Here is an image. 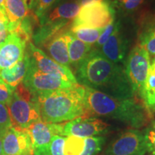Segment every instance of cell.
I'll list each match as a JSON object with an SVG mask.
<instances>
[{"label":"cell","mask_w":155,"mask_h":155,"mask_svg":"<svg viewBox=\"0 0 155 155\" xmlns=\"http://www.w3.org/2000/svg\"><path fill=\"white\" fill-rule=\"evenodd\" d=\"M127 40L120 32V22H116L113 33L101 47L100 53L114 63H124L127 51Z\"/></svg>","instance_id":"cell-14"},{"label":"cell","mask_w":155,"mask_h":155,"mask_svg":"<svg viewBox=\"0 0 155 155\" xmlns=\"http://www.w3.org/2000/svg\"><path fill=\"white\" fill-rule=\"evenodd\" d=\"M10 33V24L9 21L0 22V45L5 42V40Z\"/></svg>","instance_id":"cell-30"},{"label":"cell","mask_w":155,"mask_h":155,"mask_svg":"<svg viewBox=\"0 0 155 155\" xmlns=\"http://www.w3.org/2000/svg\"><path fill=\"white\" fill-rule=\"evenodd\" d=\"M3 4H4V0H0V6H2L3 7Z\"/></svg>","instance_id":"cell-37"},{"label":"cell","mask_w":155,"mask_h":155,"mask_svg":"<svg viewBox=\"0 0 155 155\" xmlns=\"http://www.w3.org/2000/svg\"><path fill=\"white\" fill-rule=\"evenodd\" d=\"M139 96L149 118H152L155 115V71H149Z\"/></svg>","instance_id":"cell-19"},{"label":"cell","mask_w":155,"mask_h":155,"mask_svg":"<svg viewBox=\"0 0 155 155\" xmlns=\"http://www.w3.org/2000/svg\"><path fill=\"white\" fill-rule=\"evenodd\" d=\"M150 55L140 45L133 48L128 55L125 71L134 94H140L150 68Z\"/></svg>","instance_id":"cell-6"},{"label":"cell","mask_w":155,"mask_h":155,"mask_svg":"<svg viewBox=\"0 0 155 155\" xmlns=\"http://www.w3.org/2000/svg\"><path fill=\"white\" fill-rule=\"evenodd\" d=\"M68 55L70 65L78 67L91 52V45L85 43L78 39L75 38L71 34L68 42Z\"/></svg>","instance_id":"cell-20"},{"label":"cell","mask_w":155,"mask_h":155,"mask_svg":"<svg viewBox=\"0 0 155 155\" xmlns=\"http://www.w3.org/2000/svg\"><path fill=\"white\" fill-rule=\"evenodd\" d=\"M26 1H27V3H28V5L29 6V7H30V9H31L32 8H33L36 0H26Z\"/></svg>","instance_id":"cell-35"},{"label":"cell","mask_w":155,"mask_h":155,"mask_svg":"<svg viewBox=\"0 0 155 155\" xmlns=\"http://www.w3.org/2000/svg\"><path fill=\"white\" fill-rule=\"evenodd\" d=\"M3 155H34L32 141L26 130L11 127L5 131Z\"/></svg>","instance_id":"cell-12"},{"label":"cell","mask_w":155,"mask_h":155,"mask_svg":"<svg viewBox=\"0 0 155 155\" xmlns=\"http://www.w3.org/2000/svg\"><path fill=\"white\" fill-rule=\"evenodd\" d=\"M3 7L9 22L12 24L21 22L30 14L26 0H4Z\"/></svg>","instance_id":"cell-18"},{"label":"cell","mask_w":155,"mask_h":155,"mask_svg":"<svg viewBox=\"0 0 155 155\" xmlns=\"http://www.w3.org/2000/svg\"><path fill=\"white\" fill-rule=\"evenodd\" d=\"M144 1V0H127L125 3H124V5L127 11H134L138 8Z\"/></svg>","instance_id":"cell-31"},{"label":"cell","mask_w":155,"mask_h":155,"mask_svg":"<svg viewBox=\"0 0 155 155\" xmlns=\"http://www.w3.org/2000/svg\"><path fill=\"white\" fill-rule=\"evenodd\" d=\"M41 119L61 124L86 116L85 87L78 83L68 88L43 93L35 97Z\"/></svg>","instance_id":"cell-3"},{"label":"cell","mask_w":155,"mask_h":155,"mask_svg":"<svg viewBox=\"0 0 155 155\" xmlns=\"http://www.w3.org/2000/svg\"><path fill=\"white\" fill-rule=\"evenodd\" d=\"M77 81L83 86L118 98H132L134 93L125 68L100 53L91 50L77 68Z\"/></svg>","instance_id":"cell-1"},{"label":"cell","mask_w":155,"mask_h":155,"mask_svg":"<svg viewBox=\"0 0 155 155\" xmlns=\"http://www.w3.org/2000/svg\"><path fill=\"white\" fill-rule=\"evenodd\" d=\"M28 45V53L39 71L47 74L55 75L75 84L78 83L76 78L69 68L58 63L31 42Z\"/></svg>","instance_id":"cell-11"},{"label":"cell","mask_w":155,"mask_h":155,"mask_svg":"<svg viewBox=\"0 0 155 155\" xmlns=\"http://www.w3.org/2000/svg\"><path fill=\"white\" fill-rule=\"evenodd\" d=\"M12 127L26 130L35 122L41 119L35 98L20 83L15 89L7 105Z\"/></svg>","instance_id":"cell-4"},{"label":"cell","mask_w":155,"mask_h":155,"mask_svg":"<svg viewBox=\"0 0 155 155\" xmlns=\"http://www.w3.org/2000/svg\"><path fill=\"white\" fill-rule=\"evenodd\" d=\"M109 125L94 116H83L61 123V136L89 138L98 137L107 131Z\"/></svg>","instance_id":"cell-8"},{"label":"cell","mask_w":155,"mask_h":155,"mask_svg":"<svg viewBox=\"0 0 155 155\" xmlns=\"http://www.w3.org/2000/svg\"><path fill=\"white\" fill-rule=\"evenodd\" d=\"M30 62V56L28 51H27L24 57L12 67L0 70V79L11 88L15 89L24 81L28 73Z\"/></svg>","instance_id":"cell-16"},{"label":"cell","mask_w":155,"mask_h":155,"mask_svg":"<svg viewBox=\"0 0 155 155\" xmlns=\"http://www.w3.org/2000/svg\"><path fill=\"white\" fill-rule=\"evenodd\" d=\"M119 1H120L122 3H125V2L127 1V0H119Z\"/></svg>","instance_id":"cell-38"},{"label":"cell","mask_w":155,"mask_h":155,"mask_svg":"<svg viewBox=\"0 0 155 155\" xmlns=\"http://www.w3.org/2000/svg\"><path fill=\"white\" fill-rule=\"evenodd\" d=\"M147 153L144 133L129 129L108 145L105 155H144Z\"/></svg>","instance_id":"cell-9"},{"label":"cell","mask_w":155,"mask_h":155,"mask_svg":"<svg viewBox=\"0 0 155 155\" xmlns=\"http://www.w3.org/2000/svg\"><path fill=\"white\" fill-rule=\"evenodd\" d=\"M71 38V32L63 30L48 40L42 45L50 58L63 66L69 68L68 42Z\"/></svg>","instance_id":"cell-15"},{"label":"cell","mask_w":155,"mask_h":155,"mask_svg":"<svg viewBox=\"0 0 155 155\" xmlns=\"http://www.w3.org/2000/svg\"><path fill=\"white\" fill-rule=\"evenodd\" d=\"M85 139L65 137L63 147L64 155H84Z\"/></svg>","instance_id":"cell-23"},{"label":"cell","mask_w":155,"mask_h":155,"mask_svg":"<svg viewBox=\"0 0 155 155\" xmlns=\"http://www.w3.org/2000/svg\"><path fill=\"white\" fill-rule=\"evenodd\" d=\"M15 89L4 83L0 79V104L7 105L13 96Z\"/></svg>","instance_id":"cell-28"},{"label":"cell","mask_w":155,"mask_h":155,"mask_svg":"<svg viewBox=\"0 0 155 155\" xmlns=\"http://www.w3.org/2000/svg\"><path fill=\"white\" fill-rule=\"evenodd\" d=\"M22 83L34 97L43 93L71 88L75 85V83L63 80L55 75L39 71L31 57L28 73Z\"/></svg>","instance_id":"cell-7"},{"label":"cell","mask_w":155,"mask_h":155,"mask_svg":"<svg viewBox=\"0 0 155 155\" xmlns=\"http://www.w3.org/2000/svg\"><path fill=\"white\" fill-rule=\"evenodd\" d=\"M57 0H36L33 7L36 17H38L40 20L43 18L48 9Z\"/></svg>","instance_id":"cell-26"},{"label":"cell","mask_w":155,"mask_h":155,"mask_svg":"<svg viewBox=\"0 0 155 155\" xmlns=\"http://www.w3.org/2000/svg\"><path fill=\"white\" fill-rule=\"evenodd\" d=\"M150 70H152V71H155V56L153 58V59L150 62Z\"/></svg>","instance_id":"cell-36"},{"label":"cell","mask_w":155,"mask_h":155,"mask_svg":"<svg viewBox=\"0 0 155 155\" xmlns=\"http://www.w3.org/2000/svg\"><path fill=\"white\" fill-rule=\"evenodd\" d=\"M115 11L108 0L95 2L81 7L73 19V26L104 29L114 20Z\"/></svg>","instance_id":"cell-5"},{"label":"cell","mask_w":155,"mask_h":155,"mask_svg":"<svg viewBox=\"0 0 155 155\" xmlns=\"http://www.w3.org/2000/svg\"><path fill=\"white\" fill-rule=\"evenodd\" d=\"M104 29H94L83 26H71L70 32L75 38L85 43H96Z\"/></svg>","instance_id":"cell-22"},{"label":"cell","mask_w":155,"mask_h":155,"mask_svg":"<svg viewBox=\"0 0 155 155\" xmlns=\"http://www.w3.org/2000/svg\"><path fill=\"white\" fill-rule=\"evenodd\" d=\"M144 136L147 152L149 155H155V121L145 129Z\"/></svg>","instance_id":"cell-24"},{"label":"cell","mask_w":155,"mask_h":155,"mask_svg":"<svg viewBox=\"0 0 155 155\" xmlns=\"http://www.w3.org/2000/svg\"><path fill=\"white\" fill-rule=\"evenodd\" d=\"M139 45L150 56H155V16L148 21L141 30L139 37Z\"/></svg>","instance_id":"cell-21"},{"label":"cell","mask_w":155,"mask_h":155,"mask_svg":"<svg viewBox=\"0 0 155 155\" xmlns=\"http://www.w3.org/2000/svg\"><path fill=\"white\" fill-rule=\"evenodd\" d=\"M81 7L78 2H66L57 6L48 16L40 19V24L45 22H61L70 23L74 19L80 11Z\"/></svg>","instance_id":"cell-17"},{"label":"cell","mask_w":155,"mask_h":155,"mask_svg":"<svg viewBox=\"0 0 155 155\" xmlns=\"http://www.w3.org/2000/svg\"><path fill=\"white\" fill-rule=\"evenodd\" d=\"M11 127L10 117L7 105L0 104V133L5 134Z\"/></svg>","instance_id":"cell-27"},{"label":"cell","mask_w":155,"mask_h":155,"mask_svg":"<svg viewBox=\"0 0 155 155\" xmlns=\"http://www.w3.org/2000/svg\"><path fill=\"white\" fill-rule=\"evenodd\" d=\"M30 136L34 155H48L53 136H61V123L50 124L38 120L26 129Z\"/></svg>","instance_id":"cell-10"},{"label":"cell","mask_w":155,"mask_h":155,"mask_svg":"<svg viewBox=\"0 0 155 155\" xmlns=\"http://www.w3.org/2000/svg\"><path fill=\"white\" fill-rule=\"evenodd\" d=\"M101 1V0H78V4L80 5V7H83V6L89 5V4L95 2Z\"/></svg>","instance_id":"cell-33"},{"label":"cell","mask_w":155,"mask_h":155,"mask_svg":"<svg viewBox=\"0 0 155 155\" xmlns=\"http://www.w3.org/2000/svg\"><path fill=\"white\" fill-rule=\"evenodd\" d=\"M84 87L86 116L110 118L136 129L147 124L149 116L144 106L133 98H115L96 89Z\"/></svg>","instance_id":"cell-2"},{"label":"cell","mask_w":155,"mask_h":155,"mask_svg":"<svg viewBox=\"0 0 155 155\" xmlns=\"http://www.w3.org/2000/svg\"><path fill=\"white\" fill-rule=\"evenodd\" d=\"M29 42L15 32H12L0 45V70L9 68L24 57Z\"/></svg>","instance_id":"cell-13"},{"label":"cell","mask_w":155,"mask_h":155,"mask_svg":"<svg viewBox=\"0 0 155 155\" xmlns=\"http://www.w3.org/2000/svg\"><path fill=\"white\" fill-rule=\"evenodd\" d=\"M3 134L0 133V155H3Z\"/></svg>","instance_id":"cell-34"},{"label":"cell","mask_w":155,"mask_h":155,"mask_svg":"<svg viewBox=\"0 0 155 155\" xmlns=\"http://www.w3.org/2000/svg\"><path fill=\"white\" fill-rule=\"evenodd\" d=\"M65 137L60 135L53 136L48 148V155H64L63 147Z\"/></svg>","instance_id":"cell-25"},{"label":"cell","mask_w":155,"mask_h":155,"mask_svg":"<svg viewBox=\"0 0 155 155\" xmlns=\"http://www.w3.org/2000/svg\"><path fill=\"white\" fill-rule=\"evenodd\" d=\"M7 21H8V19L6 16L5 9L2 6H0V22H7Z\"/></svg>","instance_id":"cell-32"},{"label":"cell","mask_w":155,"mask_h":155,"mask_svg":"<svg viewBox=\"0 0 155 155\" xmlns=\"http://www.w3.org/2000/svg\"><path fill=\"white\" fill-rule=\"evenodd\" d=\"M116 22H115V21L114 20L113 22L110 23L109 25H108L107 26L104 28V30L102 31V33L101 34L98 40H97L96 42V45L97 47L101 48L103 45L107 41L108 39L109 38V37L111 35L112 33H113L114 29L116 28Z\"/></svg>","instance_id":"cell-29"}]
</instances>
